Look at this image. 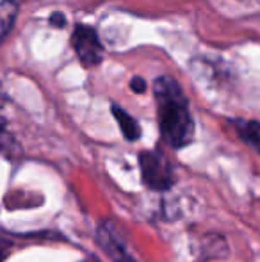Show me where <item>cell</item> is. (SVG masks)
<instances>
[{
    "label": "cell",
    "instance_id": "9",
    "mask_svg": "<svg viewBox=\"0 0 260 262\" xmlns=\"http://www.w3.org/2000/svg\"><path fill=\"white\" fill-rule=\"evenodd\" d=\"M49 21H50V25H52V27H57V29L66 27V16L61 13V11H56V13L50 14Z\"/></svg>",
    "mask_w": 260,
    "mask_h": 262
},
{
    "label": "cell",
    "instance_id": "3",
    "mask_svg": "<svg viewBox=\"0 0 260 262\" xmlns=\"http://www.w3.org/2000/svg\"><path fill=\"white\" fill-rule=\"evenodd\" d=\"M69 43H72L73 50H75L77 57L84 68L98 66L104 59V45H102L97 31L89 25H75Z\"/></svg>",
    "mask_w": 260,
    "mask_h": 262
},
{
    "label": "cell",
    "instance_id": "1",
    "mask_svg": "<svg viewBox=\"0 0 260 262\" xmlns=\"http://www.w3.org/2000/svg\"><path fill=\"white\" fill-rule=\"evenodd\" d=\"M153 95L157 100L160 138L171 148L187 146L195 138V120L180 84L173 77L160 75L153 82Z\"/></svg>",
    "mask_w": 260,
    "mask_h": 262
},
{
    "label": "cell",
    "instance_id": "6",
    "mask_svg": "<svg viewBox=\"0 0 260 262\" xmlns=\"http://www.w3.org/2000/svg\"><path fill=\"white\" fill-rule=\"evenodd\" d=\"M239 138L246 143L250 148L260 154V121L255 120H235L233 121Z\"/></svg>",
    "mask_w": 260,
    "mask_h": 262
},
{
    "label": "cell",
    "instance_id": "5",
    "mask_svg": "<svg viewBox=\"0 0 260 262\" xmlns=\"http://www.w3.org/2000/svg\"><path fill=\"white\" fill-rule=\"evenodd\" d=\"M111 113H112V116L116 118V121H118L123 138H125L127 141H137V139L141 138V127H139L137 120H135L134 116H130L123 107H120L118 104H112Z\"/></svg>",
    "mask_w": 260,
    "mask_h": 262
},
{
    "label": "cell",
    "instance_id": "10",
    "mask_svg": "<svg viewBox=\"0 0 260 262\" xmlns=\"http://www.w3.org/2000/svg\"><path fill=\"white\" fill-rule=\"evenodd\" d=\"M2 2H6V4H11V6H20L23 0H2Z\"/></svg>",
    "mask_w": 260,
    "mask_h": 262
},
{
    "label": "cell",
    "instance_id": "4",
    "mask_svg": "<svg viewBox=\"0 0 260 262\" xmlns=\"http://www.w3.org/2000/svg\"><path fill=\"white\" fill-rule=\"evenodd\" d=\"M97 243L114 262H135L129 253V250H127V246L123 245V241L120 239V235L116 234L112 223H109V221H104V223L98 227Z\"/></svg>",
    "mask_w": 260,
    "mask_h": 262
},
{
    "label": "cell",
    "instance_id": "8",
    "mask_svg": "<svg viewBox=\"0 0 260 262\" xmlns=\"http://www.w3.org/2000/svg\"><path fill=\"white\" fill-rule=\"evenodd\" d=\"M130 88H132V91H134V93H145L146 91V80L143 79V77H132L130 79Z\"/></svg>",
    "mask_w": 260,
    "mask_h": 262
},
{
    "label": "cell",
    "instance_id": "7",
    "mask_svg": "<svg viewBox=\"0 0 260 262\" xmlns=\"http://www.w3.org/2000/svg\"><path fill=\"white\" fill-rule=\"evenodd\" d=\"M16 7L18 6H11V4L2 2V38H7L14 21H16Z\"/></svg>",
    "mask_w": 260,
    "mask_h": 262
},
{
    "label": "cell",
    "instance_id": "2",
    "mask_svg": "<svg viewBox=\"0 0 260 262\" xmlns=\"http://www.w3.org/2000/svg\"><path fill=\"white\" fill-rule=\"evenodd\" d=\"M139 169L146 187L153 191H170L175 184V171L168 157L159 150H145L139 154Z\"/></svg>",
    "mask_w": 260,
    "mask_h": 262
}]
</instances>
